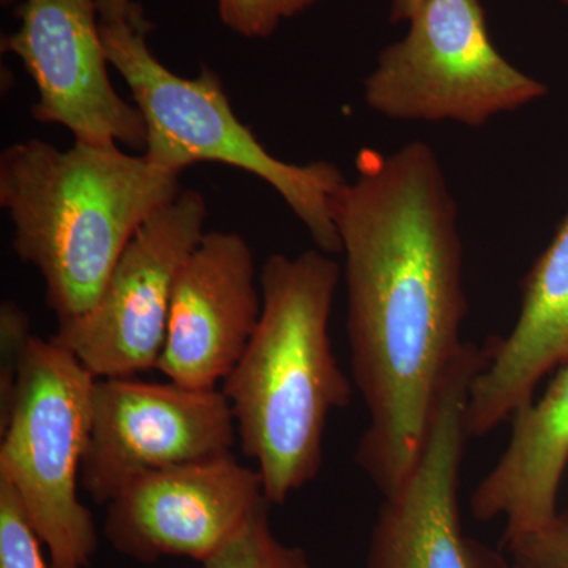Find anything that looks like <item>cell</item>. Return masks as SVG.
Masks as SVG:
<instances>
[{"label":"cell","instance_id":"cell-1","mask_svg":"<svg viewBox=\"0 0 568 568\" xmlns=\"http://www.w3.org/2000/svg\"><path fill=\"white\" fill-rule=\"evenodd\" d=\"M346 334L369 422L355 462L388 496L424 448L437 396L466 342L458 205L426 142L362 152L335 194Z\"/></svg>","mask_w":568,"mask_h":568},{"label":"cell","instance_id":"cell-2","mask_svg":"<svg viewBox=\"0 0 568 568\" xmlns=\"http://www.w3.org/2000/svg\"><path fill=\"white\" fill-rule=\"evenodd\" d=\"M342 276L339 264L317 248L268 256L260 274V323L222 383L242 452L271 506H283L320 476L328 417L353 399L328 335Z\"/></svg>","mask_w":568,"mask_h":568},{"label":"cell","instance_id":"cell-3","mask_svg":"<svg viewBox=\"0 0 568 568\" xmlns=\"http://www.w3.org/2000/svg\"><path fill=\"white\" fill-rule=\"evenodd\" d=\"M181 175L119 144L59 149L33 138L2 152L13 252L39 272L58 324L97 304L133 235L183 192Z\"/></svg>","mask_w":568,"mask_h":568},{"label":"cell","instance_id":"cell-4","mask_svg":"<svg viewBox=\"0 0 568 568\" xmlns=\"http://www.w3.org/2000/svg\"><path fill=\"white\" fill-rule=\"evenodd\" d=\"M99 17L108 62L145 123V159L179 173L219 163L253 174L282 196L317 250L342 253L332 203L347 179L336 164L272 155L237 118L215 71L204 67L197 77H181L153 54V24L138 0H99Z\"/></svg>","mask_w":568,"mask_h":568},{"label":"cell","instance_id":"cell-5","mask_svg":"<svg viewBox=\"0 0 568 568\" xmlns=\"http://www.w3.org/2000/svg\"><path fill=\"white\" fill-rule=\"evenodd\" d=\"M95 381L67 347L33 335L0 426V480L20 497L51 568H91L99 551V530L78 495Z\"/></svg>","mask_w":568,"mask_h":568},{"label":"cell","instance_id":"cell-6","mask_svg":"<svg viewBox=\"0 0 568 568\" xmlns=\"http://www.w3.org/2000/svg\"><path fill=\"white\" fill-rule=\"evenodd\" d=\"M545 82L496 50L480 0H426L365 78L366 106L406 122L478 129L544 99Z\"/></svg>","mask_w":568,"mask_h":568},{"label":"cell","instance_id":"cell-7","mask_svg":"<svg viewBox=\"0 0 568 568\" xmlns=\"http://www.w3.org/2000/svg\"><path fill=\"white\" fill-rule=\"evenodd\" d=\"M207 216L203 193L183 189L133 235L97 304L59 324L52 338L99 379L156 369L175 282L207 233Z\"/></svg>","mask_w":568,"mask_h":568},{"label":"cell","instance_id":"cell-8","mask_svg":"<svg viewBox=\"0 0 568 568\" xmlns=\"http://www.w3.org/2000/svg\"><path fill=\"white\" fill-rule=\"evenodd\" d=\"M239 440L222 388H190L132 377H97L81 485L106 507L153 470L233 454Z\"/></svg>","mask_w":568,"mask_h":568},{"label":"cell","instance_id":"cell-9","mask_svg":"<svg viewBox=\"0 0 568 568\" xmlns=\"http://www.w3.org/2000/svg\"><path fill=\"white\" fill-rule=\"evenodd\" d=\"M487 357V349L466 342L448 368L416 466L384 496L368 568H508L499 556L469 540L459 521V477L470 439L467 398Z\"/></svg>","mask_w":568,"mask_h":568},{"label":"cell","instance_id":"cell-10","mask_svg":"<svg viewBox=\"0 0 568 568\" xmlns=\"http://www.w3.org/2000/svg\"><path fill=\"white\" fill-rule=\"evenodd\" d=\"M18 29L0 41L36 84L33 121L74 141L144 152L145 123L115 91L100 31L99 0H21Z\"/></svg>","mask_w":568,"mask_h":568},{"label":"cell","instance_id":"cell-11","mask_svg":"<svg viewBox=\"0 0 568 568\" xmlns=\"http://www.w3.org/2000/svg\"><path fill=\"white\" fill-rule=\"evenodd\" d=\"M265 503L257 470L224 455L138 477L108 504L103 536L140 564H203Z\"/></svg>","mask_w":568,"mask_h":568},{"label":"cell","instance_id":"cell-12","mask_svg":"<svg viewBox=\"0 0 568 568\" xmlns=\"http://www.w3.org/2000/svg\"><path fill=\"white\" fill-rule=\"evenodd\" d=\"M263 313L248 241L211 231L175 282L156 369L190 388H219L241 361Z\"/></svg>","mask_w":568,"mask_h":568},{"label":"cell","instance_id":"cell-13","mask_svg":"<svg viewBox=\"0 0 568 568\" xmlns=\"http://www.w3.org/2000/svg\"><path fill=\"white\" fill-rule=\"evenodd\" d=\"M487 364L470 383L466 432L484 437L529 405L538 383L568 361V213L523 283L510 334L487 345Z\"/></svg>","mask_w":568,"mask_h":568},{"label":"cell","instance_id":"cell-14","mask_svg":"<svg viewBox=\"0 0 568 568\" xmlns=\"http://www.w3.org/2000/svg\"><path fill=\"white\" fill-rule=\"evenodd\" d=\"M507 447L470 496L478 521H506V544L547 528L558 517L568 466V361L547 392L510 418Z\"/></svg>","mask_w":568,"mask_h":568},{"label":"cell","instance_id":"cell-15","mask_svg":"<svg viewBox=\"0 0 568 568\" xmlns=\"http://www.w3.org/2000/svg\"><path fill=\"white\" fill-rule=\"evenodd\" d=\"M271 504L257 508L203 568H315L302 548L276 538L268 518Z\"/></svg>","mask_w":568,"mask_h":568},{"label":"cell","instance_id":"cell-16","mask_svg":"<svg viewBox=\"0 0 568 568\" xmlns=\"http://www.w3.org/2000/svg\"><path fill=\"white\" fill-rule=\"evenodd\" d=\"M321 0H216L220 21L235 36L263 40L274 36L284 21L313 9Z\"/></svg>","mask_w":568,"mask_h":568},{"label":"cell","instance_id":"cell-17","mask_svg":"<svg viewBox=\"0 0 568 568\" xmlns=\"http://www.w3.org/2000/svg\"><path fill=\"white\" fill-rule=\"evenodd\" d=\"M0 568H51L20 497L0 480Z\"/></svg>","mask_w":568,"mask_h":568},{"label":"cell","instance_id":"cell-18","mask_svg":"<svg viewBox=\"0 0 568 568\" xmlns=\"http://www.w3.org/2000/svg\"><path fill=\"white\" fill-rule=\"evenodd\" d=\"M32 336L28 313L14 302H3L0 306V426L10 416L18 377Z\"/></svg>","mask_w":568,"mask_h":568},{"label":"cell","instance_id":"cell-19","mask_svg":"<svg viewBox=\"0 0 568 568\" xmlns=\"http://www.w3.org/2000/svg\"><path fill=\"white\" fill-rule=\"evenodd\" d=\"M511 568H568V514L507 545Z\"/></svg>","mask_w":568,"mask_h":568},{"label":"cell","instance_id":"cell-20","mask_svg":"<svg viewBox=\"0 0 568 568\" xmlns=\"http://www.w3.org/2000/svg\"><path fill=\"white\" fill-rule=\"evenodd\" d=\"M426 0H392L390 22L410 21Z\"/></svg>","mask_w":568,"mask_h":568},{"label":"cell","instance_id":"cell-21","mask_svg":"<svg viewBox=\"0 0 568 568\" xmlns=\"http://www.w3.org/2000/svg\"><path fill=\"white\" fill-rule=\"evenodd\" d=\"M2 2L3 9H9V7H18L21 3V0H0Z\"/></svg>","mask_w":568,"mask_h":568},{"label":"cell","instance_id":"cell-22","mask_svg":"<svg viewBox=\"0 0 568 568\" xmlns=\"http://www.w3.org/2000/svg\"><path fill=\"white\" fill-rule=\"evenodd\" d=\"M560 2H562L564 6L568 7V0H560Z\"/></svg>","mask_w":568,"mask_h":568}]
</instances>
